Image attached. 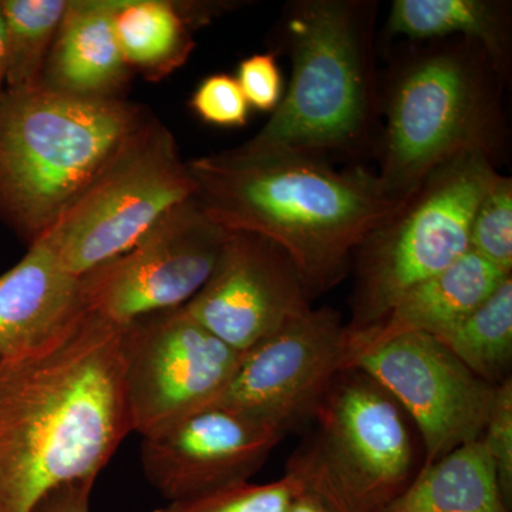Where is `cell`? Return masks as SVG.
Masks as SVG:
<instances>
[{
    "instance_id": "e0dca14e",
    "label": "cell",
    "mask_w": 512,
    "mask_h": 512,
    "mask_svg": "<svg viewBox=\"0 0 512 512\" xmlns=\"http://www.w3.org/2000/svg\"><path fill=\"white\" fill-rule=\"evenodd\" d=\"M510 275L468 249L454 264L404 293L375 328L352 332L353 360L397 336L440 335L490 298Z\"/></svg>"
},
{
    "instance_id": "d4e9b609",
    "label": "cell",
    "mask_w": 512,
    "mask_h": 512,
    "mask_svg": "<svg viewBox=\"0 0 512 512\" xmlns=\"http://www.w3.org/2000/svg\"><path fill=\"white\" fill-rule=\"evenodd\" d=\"M481 444L497 474L507 504L512 505V380L498 384Z\"/></svg>"
},
{
    "instance_id": "4fadbf2b",
    "label": "cell",
    "mask_w": 512,
    "mask_h": 512,
    "mask_svg": "<svg viewBox=\"0 0 512 512\" xmlns=\"http://www.w3.org/2000/svg\"><path fill=\"white\" fill-rule=\"evenodd\" d=\"M291 258L271 239L231 231L214 271L185 309L228 346L247 352L311 309Z\"/></svg>"
},
{
    "instance_id": "8fae6325",
    "label": "cell",
    "mask_w": 512,
    "mask_h": 512,
    "mask_svg": "<svg viewBox=\"0 0 512 512\" xmlns=\"http://www.w3.org/2000/svg\"><path fill=\"white\" fill-rule=\"evenodd\" d=\"M352 362V332L340 313L311 308L244 352L227 386L205 407L247 414L286 434L312 420Z\"/></svg>"
},
{
    "instance_id": "8992f818",
    "label": "cell",
    "mask_w": 512,
    "mask_h": 512,
    "mask_svg": "<svg viewBox=\"0 0 512 512\" xmlns=\"http://www.w3.org/2000/svg\"><path fill=\"white\" fill-rule=\"evenodd\" d=\"M494 156L468 151L427 175L356 251L350 332L373 329L414 285L470 249L478 204L498 177Z\"/></svg>"
},
{
    "instance_id": "2e32d148",
    "label": "cell",
    "mask_w": 512,
    "mask_h": 512,
    "mask_svg": "<svg viewBox=\"0 0 512 512\" xmlns=\"http://www.w3.org/2000/svg\"><path fill=\"white\" fill-rule=\"evenodd\" d=\"M114 0H69L42 86L80 99H126L131 72L117 42Z\"/></svg>"
},
{
    "instance_id": "9a60e30c",
    "label": "cell",
    "mask_w": 512,
    "mask_h": 512,
    "mask_svg": "<svg viewBox=\"0 0 512 512\" xmlns=\"http://www.w3.org/2000/svg\"><path fill=\"white\" fill-rule=\"evenodd\" d=\"M89 313L82 276L67 271L43 242L0 275V359L32 355Z\"/></svg>"
},
{
    "instance_id": "603a6c76",
    "label": "cell",
    "mask_w": 512,
    "mask_h": 512,
    "mask_svg": "<svg viewBox=\"0 0 512 512\" xmlns=\"http://www.w3.org/2000/svg\"><path fill=\"white\" fill-rule=\"evenodd\" d=\"M302 491H305L302 484L285 473L272 483L244 481L184 500L170 501L154 512H286L293 498Z\"/></svg>"
},
{
    "instance_id": "5bb4252c",
    "label": "cell",
    "mask_w": 512,
    "mask_h": 512,
    "mask_svg": "<svg viewBox=\"0 0 512 512\" xmlns=\"http://www.w3.org/2000/svg\"><path fill=\"white\" fill-rule=\"evenodd\" d=\"M284 436L247 414L204 407L143 437L141 464L170 503L249 481Z\"/></svg>"
},
{
    "instance_id": "ba28073f",
    "label": "cell",
    "mask_w": 512,
    "mask_h": 512,
    "mask_svg": "<svg viewBox=\"0 0 512 512\" xmlns=\"http://www.w3.org/2000/svg\"><path fill=\"white\" fill-rule=\"evenodd\" d=\"M195 194L174 134L151 114L39 241L67 271L83 276L133 247Z\"/></svg>"
},
{
    "instance_id": "cb8c5ba5",
    "label": "cell",
    "mask_w": 512,
    "mask_h": 512,
    "mask_svg": "<svg viewBox=\"0 0 512 512\" xmlns=\"http://www.w3.org/2000/svg\"><path fill=\"white\" fill-rule=\"evenodd\" d=\"M470 249L495 268L512 271V180L498 174L478 204Z\"/></svg>"
},
{
    "instance_id": "30bf717a",
    "label": "cell",
    "mask_w": 512,
    "mask_h": 512,
    "mask_svg": "<svg viewBox=\"0 0 512 512\" xmlns=\"http://www.w3.org/2000/svg\"><path fill=\"white\" fill-rule=\"evenodd\" d=\"M229 234L197 197L188 198L133 247L82 276L87 309L127 325L187 305L210 279Z\"/></svg>"
},
{
    "instance_id": "f1b7e54d",
    "label": "cell",
    "mask_w": 512,
    "mask_h": 512,
    "mask_svg": "<svg viewBox=\"0 0 512 512\" xmlns=\"http://www.w3.org/2000/svg\"><path fill=\"white\" fill-rule=\"evenodd\" d=\"M286 512H332L329 510L328 505L319 500L316 495L302 491L301 494L293 498L291 505H289Z\"/></svg>"
},
{
    "instance_id": "44dd1931",
    "label": "cell",
    "mask_w": 512,
    "mask_h": 512,
    "mask_svg": "<svg viewBox=\"0 0 512 512\" xmlns=\"http://www.w3.org/2000/svg\"><path fill=\"white\" fill-rule=\"evenodd\" d=\"M433 338L484 382L498 386L511 377L512 276L470 315Z\"/></svg>"
},
{
    "instance_id": "484cf974",
    "label": "cell",
    "mask_w": 512,
    "mask_h": 512,
    "mask_svg": "<svg viewBox=\"0 0 512 512\" xmlns=\"http://www.w3.org/2000/svg\"><path fill=\"white\" fill-rule=\"evenodd\" d=\"M190 104L198 119L218 127L245 126L251 109L237 79L225 73L202 80Z\"/></svg>"
},
{
    "instance_id": "7402d4cb",
    "label": "cell",
    "mask_w": 512,
    "mask_h": 512,
    "mask_svg": "<svg viewBox=\"0 0 512 512\" xmlns=\"http://www.w3.org/2000/svg\"><path fill=\"white\" fill-rule=\"evenodd\" d=\"M67 5L69 0H0L8 89L42 83Z\"/></svg>"
},
{
    "instance_id": "83f0119b",
    "label": "cell",
    "mask_w": 512,
    "mask_h": 512,
    "mask_svg": "<svg viewBox=\"0 0 512 512\" xmlns=\"http://www.w3.org/2000/svg\"><path fill=\"white\" fill-rule=\"evenodd\" d=\"M96 480L73 481L49 491L32 512H90V495Z\"/></svg>"
},
{
    "instance_id": "f546056e",
    "label": "cell",
    "mask_w": 512,
    "mask_h": 512,
    "mask_svg": "<svg viewBox=\"0 0 512 512\" xmlns=\"http://www.w3.org/2000/svg\"><path fill=\"white\" fill-rule=\"evenodd\" d=\"M6 89H8V87H6L5 40H3L2 13H0V99H2Z\"/></svg>"
},
{
    "instance_id": "ac0fdd59",
    "label": "cell",
    "mask_w": 512,
    "mask_h": 512,
    "mask_svg": "<svg viewBox=\"0 0 512 512\" xmlns=\"http://www.w3.org/2000/svg\"><path fill=\"white\" fill-rule=\"evenodd\" d=\"M228 8L222 2L114 0V30L127 66L160 82L187 62L194 33Z\"/></svg>"
},
{
    "instance_id": "277c9868",
    "label": "cell",
    "mask_w": 512,
    "mask_h": 512,
    "mask_svg": "<svg viewBox=\"0 0 512 512\" xmlns=\"http://www.w3.org/2000/svg\"><path fill=\"white\" fill-rule=\"evenodd\" d=\"M372 18L369 3H292L279 29L282 50L292 62L288 92L268 123L239 150L319 157L329 151L359 150L376 109Z\"/></svg>"
},
{
    "instance_id": "6da1fadb",
    "label": "cell",
    "mask_w": 512,
    "mask_h": 512,
    "mask_svg": "<svg viewBox=\"0 0 512 512\" xmlns=\"http://www.w3.org/2000/svg\"><path fill=\"white\" fill-rule=\"evenodd\" d=\"M123 325L90 312L32 355L0 359V512L96 480L131 430Z\"/></svg>"
},
{
    "instance_id": "3957f363",
    "label": "cell",
    "mask_w": 512,
    "mask_h": 512,
    "mask_svg": "<svg viewBox=\"0 0 512 512\" xmlns=\"http://www.w3.org/2000/svg\"><path fill=\"white\" fill-rule=\"evenodd\" d=\"M151 111L127 99L67 96L42 84L0 99V221L39 241Z\"/></svg>"
},
{
    "instance_id": "52a82bcc",
    "label": "cell",
    "mask_w": 512,
    "mask_h": 512,
    "mask_svg": "<svg viewBox=\"0 0 512 512\" xmlns=\"http://www.w3.org/2000/svg\"><path fill=\"white\" fill-rule=\"evenodd\" d=\"M493 67L484 50L467 40L409 64L387 107L383 190L404 201L427 175L468 151L494 156Z\"/></svg>"
},
{
    "instance_id": "4316f807",
    "label": "cell",
    "mask_w": 512,
    "mask_h": 512,
    "mask_svg": "<svg viewBox=\"0 0 512 512\" xmlns=\"http://www.w3.org/2000/svg\"><path fill=\"white\" fill-rule=\"evenodd\" d=\"M237 82L249 107L272 111L282 100V74L274 53H256L238 66Z\"/></svg>"
},
{
    "instance_id": "9c48e42d",
    "label": "cell",
    "mask_w": 512,
    "mask_h": 512,
    "mask_svg": "<svg viewBox=\"0 0 512 512\" xmlns=\"http://www.w3.org/2000/svg\"><path fill=\"white\" fill-rule=\"evenodd\" d=\"M242 356L185 306L123 325L121 362L131 430L150 436L207 406L227 386Z\"/></svg>"
},
{
    "instance_id": "5b68a950",
    "label": "cell",
    "mask_w": 512,
    "mask_h": 512,
    "mask_svg": "<svg viewBox=\"0 0 512 512\" xmlns=\"http://www.w3.org/2000/svg\"><path fill=\"white\" fill-rule=\"evenodd\" d=\"M311 421L286 474L332 512H386L420 470L406 413L356 367L333 380Z\"/></svg>"
},
{
    "instance_id": "7a4b0ae2",
    "label": "cell",
    "mask_w": 512,
    "mask_h": 512,
    "mask_svg": "<svg viewBox=\"0 0 512 512\" xmlns=\"http://www.w3.org/2000/svg\"><path fill=\"white\" fill-rule=\"evenodd\" d=\"M188 167L212 220L284 249L312 298L339 284L360 245L404 202L365 168L338 171L312 154L237 147Z\"/></svg>"
},
{
    "instance_id": "7c38bea8",
    "label": "cell",
    "mask_w": 512,
    "mask_h": 512,
    "mask_svg": "<svg viewBox=\"0 0 512 512\" xmlns=\"http://www.w3.org/2000/svg\"><path fill=\"white\" fill-rule=\"evenodd\" d=\"M352 367L372 377L416 424L421 466L483 436L497 386L470 372L433 336H397L357 355Z\"/></svg>"
},
{
    "instance_id": "ffe728a7",
    "label": "cell",
    "mask_w": 512,
    "mask_h": 512,
    "mask_svg": "<svg viewBox=\"0 0 512 512\" xmlns=\"http://www.w3.org/2000/svg\"><path fill=\"white\" fill-rule=\"evenodd\" d=\"M387 30L414 40L463 36L477 43L494 73L505 76L510 64L507 8L487 0H396Z\"/></svg>"
},
{
    "instance_id": "d6986e66",
    "label": "cell",
    "mask_w": 512,
    "mask_h": 512,
    "mask_svg": "<svg viewBox=\"0 0 512 512\" xmlns=\"http://www.w3.org/2000/svg\"><path fill=\"white\" fill-rule=\"evenodd\" d=\"M386 512H511L481 441L421 466Z\"/></svg>"
}]
</instances>
